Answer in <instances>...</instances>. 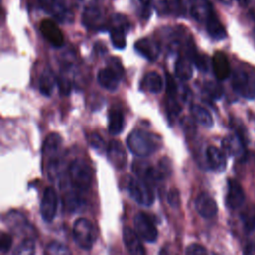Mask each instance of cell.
Listing matches in <instances>:
<instances>
[{"mask_svg":"<svg viewBox=\"0 0 255 255\" xmlns=\"http://www.w3.org/2000/svg\"><path fill=\"white\" fill-rule=\"evenodd\" d=\"M166 110H167V114H168L169 118H174L181 112V106L178 104L175 97L167 96Z\"/></svg>","mask_w":255,"mask_h":255,"instance_id":"obj_39","label":"cell"},{"mask_svg":"<svg viewBox=\"0 0 255 255\" xmlns=\"http://www.w3.org/2000/svg\"><path fill=\"white\" fill-rule=\"evenodd\" d=\"M125 126L124 113L119 108H113L109 112V123L108 130L112 135H117L121 133Z\"/></svg>","mask_w":255,"mask_h":255,"instance_id":"obj_25","label":"cell"},{"mask_svg":"<svg viewBox=\"0 0 255 255\" xmlns=\"http://www.w3.org/2000/svg\"><path fill=\"white\" fill-rule=\"evenodd\" d=\"M221 146L223 151L234 157H241L244 153V144L241 137L237 134H230L226 135L222 141Z\"/></svg>","mask_w":255,"mask_h":255,"instance_id":"obj_24","label":"cell"},{"mask_svg":"<svg viewBox=\"0 0 255 255\" xmlns=\"http://www.w3.org/2000/svg\"><path fill=\"white\" fill-rule=\"evenodd\" d=\"M190 13L197 22L205 24L207 19L214 13V11L209 0H192Z\"/></svg>","mask_w":255,"mask_h":255,"instance_id":"obj_22","label":"cell"},{"mask_svg":"<svg viewBox=\"0 0 255 255\" xmlns=\"http://www.w3.org/2000/svg\"><path fill=\"white\" fill-rule=\"evenodd\" d=\"M195 209L203 218H212L217 213L215 200L206 192H201L195 199Z\"/></svg>","mask_w":255,"mask_h":255,"instance_id":"obj_17","label":"cell"},{"mask_svg":"<svg viewBox=\"0 0 255 255\" xmlns=\"http://www.w3.org/2000/svg\"><path fill=\"white\" fill-rule=\"evenodd\" d=\"M155 172L157 180H163L167 178L172 172V163L168 157L163 156L155 166Z\"/></svg>","mask_w":255,"mask_h":255,"instance_id":"obj_32","label":"cell"},{"mask_svg":"<svg viewBox=\"0 0 255 255\" xmlns=\"http://www.w3.org/2000/svg\"><path fill=\"white\" fill-rule=\"evenodd\" d=\"M87 138H88V141H89V144L91 145V147H93L98 152L104 151L105 148H107V146L105 145L104 139L101 137V135L99 133L90 132Z\"/></svg>","mask_w":255,"mask_h":255,"instance_id":"obj_37","label":"cell"},{"mask_svg":"<svg viewBox=\"0 0 255 255\" xmlns=\"http://www.w3.org/2000/svg\"><path fill=\"white\" fill-rule=\"evenodd\" d=\"M180 124H181V127L185 133H191L192 131H195V126H194L193 122L191 121V119H189L188 117H184L181 120Z\"/></svg>","mask_w":255,"mask_h":255,"instance_id":"obj_46","label":"cell"},{"mask_svg":"<svg viewBox=\"0 0 255 255\" xmlns=\"http://www.w3.org/2000/svg\"><path fill=\"white\" fill-rule=\"evenodd\" d=\"M106 153L110 163L117 169H124L127 165V151L121 141L113 139L106 148Z\"/></svg>","mask_w":255,"mask_h":255,"instance_id":"obj_11","label":"cell"},{"mask_svg":"<svg viewBox=\"0 0 255 255\" xmlns=\"http://www.w3.org/2000/svg\"><path fill=\"white\" fill-rule=\"evenodd\" d=\"M73 237L81 249H92L96 238L95 228L92 222L84 217L77 219L73 225Z\"/></svg>","mask_w":255,"mask_h":255,"instance_id":"obj_5","label":"cell"},{"mask_svg":"<svg viewBox=\"0 0 255 255\" xmlns=\"http://www.w3.org/2000/svg\"><path fill=\"white\" fill-rule=\"evenodd\" d=\"M34 253H35V243L32 237L24 238L14 251V254H17V255H32Z\"/></svg>","mask_w":255,"mask_h":255,"instance_id":"obj_33","label":"cell"},{"mask_svg":"<svg viewBox=\"0 0 255 255\" xmlns=\"http://www.w3.org/2000/svg\"><path fill=\"white\" fill-rule=\"evenodd\" d=\"M83 25L90 30H106L109 27V23L105 21L103 11L97 6L87 7L82 15Z\"/></svg>","mask_w":255,"mask_h":255,"instance_id":"obj_9","label":"cell"},{"mask_svg":"<svg viewBox=\"0 0 255 255\" xmlns=\"http://www.w3.org/2000/svg\"><path fill=\"white\" fill-rule=\"evenodd\" d=\"M13 240L12 236L6 232H1L0 234V250L2 253H6L10 250Z\"/></svg>","mask_w":255,"mask_h":255,"instance_id":"obj_42","label":"cell"},{"mask_svg":"<svg viewBox=\"0 0 255 255\" xmlns=\"http://www.w3.org/2000/svg\"><path fill=\"white\" fill-rule=\"evenodd\" d=\"M245 236V253L255 252V211L248 210L242 216Z\"/></svg>","mask_w":255,"mask_h":255,"instance_id":"obj_14","label":"cell"},{"mask_svg":"<svg viewBox=\"0 0 255 255\" xmlns=\"http://www.w3.org/2000/svg\"><path fill=\"white\" fill-rule=\"evenodd\" d=\"M165 78H166V94H167V96L175 97L176 92H177V87H176V83H175L173 77L170 74L166 73Z\"/></svg>","mask_w":255,"mask_h":255,"instance_id":"obj_44","label":"cell"},{"mask_svg":"<svg viewBox=\"0 0 255 255\" xmlns=\"http://www.w3.org/2000/svg\"><path fill=\"white\" fill-rule=\"evenodd\" d=\"M62 145V137L58 133H50L43 144V156L51 161L58 159V154Z\"/></svg>","mask_w":255,"mask_h":255,"instance_id":"obj_23","label":"cell"},{"mask_svg":"<svg viewBox=\"0 0 255 255\" xmlns=\"http://www.w3.org/2000/svg\"><path fill=\"white\" fill-rule=\"evenodd\" d=\"M204 91L212 99H219L223 93L221 86L214 82H206L204 84Z\"/></svg>","mask_w":255,"mask_h":255,"instance_id":"obj_38","label":"cell"},{"mask_svg":"<svg viewBox=\"0 0 255 255\" xmlns=\"http://www.w3.org/2000/svg\"><path fill=\"white\" fill-rule=\"evenodd\" d=\"M40 31L43 37L56 48H60L64 44V36L57 24L50 19H45L40 24Z\"/></svg>","mask_w":255,"mask_h":255,"instance_id":"obj_13","label":"cell"},{"mask_svg":"<svg viewBox=\"0 0 255 255\" xmlns=\"http://www.w3.org/2000/svg\"><path fill=\"white\" fill-rule=\"evenodd\" d=\"M5 221L6 225L15 232L26 234L28 236H32L35 232L33 226L28 222L25 215L17 210L9 211L5 216Z\"/></svg>","mask_w":255,"mask_h":255,"instance_id":"obj_12","label":"cell"},{"mask_svg":"<svg viewBox=\"0 0 255 255\" xmlns=\"http://www.w3.org/2000/svg\"><path fill=\"white\" fill-rule=\"evenodd\" d=\"M133 224L134 230L141 239L146 242H154L156 240L158 236L157 229L149 216L144 212H138L135 214Z\"/></svg>","mask_w":255,"mask_h":255,"instance_id":"obj_7","label":"cell"},{"mask_svg":"<svg viewBox=\"0 0 255 255\" xmlns=\"http://www.w3.org/2000/svg\"><path fill=\"white\" fill-rule=\"evenodd\" d=\"M245 200V193L241 184L235 180L229 178L227 181V193H226V205L230 209H238L242 206Z\"/></svg>","mask_w":255,"mask_h":255,"instance_id":"obj_15","label":"cell"},{"mask_svg":"<svg viewBox=\"0 0 255 255\" xmlns=\"http://www.w3.org/2000/svg\"><path fill=\"white\" fill-rule=\"evenodd\" d=\"M133 5L137 15L144 20H147L151 14V5L149 0H133Z\"/></svg>","mask_w":255,"mask_h":255,"instance_id":"obj_34","label":"cell"},{"mask_svg":"<svg viewBox=\"0 0 255 255\" xmlns=\"http://www.w3.org/2000/svg\"><path fill=\"white\" fill-rule=\"evenodd\" d=\"M69 177L73 186L78 190H87L92 183V169L83 159H74L68 168Z\"/></svg>","mask_w":255,"mask_h":255,"instance_id":"obj_3","label":"cell"},{"mask_svg":"<svg viewBox=\"0 0 255 255\" xmlns=\"http://www.w3.org/2000/svg\"><path fill=\"white\" fill-rule=\"evenodd\" d=\"M57 85L59 87V91L61 95L67 96L70 94L72 90V83H71V80L64 74V72H61L60 75L58 76Z\"/></svg>","mask_w":255,"mask_h":255,"instance_id":"obj_36","label":"cell"},{"mask_svg":"<svg viewBox=\"0 0 255 255\" xmlns=\"http://www.w3.org/2000/svg\"><path fill=\"white\" fill-rule=\"evenodd\" d=\"M58 205L57 193L54 187L48 186L45 188L40 204V213L44 221L51 222L56 216Z\"/></svg>","mask_w":255,"mask_h":255,"instance_id":"obj_8","label":"cell"},{"mask_svg":"<svg viewBox=\"0 0 255 255\" xmlns=\"http://www.w3.org/2000/svg\"><path fill=\"white\" fill-rule=\"evenodd\" d=\"M139 235L129 226H125L123 228V241L127 250L130 254H145V249L139 239Z\"/></svg>","mask_w":255,"mask_h":255,"instance_id":"obj_18","label":"cell"},{"mask_svg":"<svg viewBox=\"0 0 255 255\" xmlns=\"http://www.w3.org/2000/svg\"><path fill=\"white\" fill-rule=\"evenodd\" d=\"M57 84L56 77L51 70H45L39 79V91L46 97L51 96L55 85Z\"/></svg>","mask_w":255,"mask_h":255,"instance_id":"obj_29","label":"cell"},{"mask_svg":"<svg viewBox=\"0 0 255 255\" xmlns=\"http://www.w3.org/2000/svg\"><path fill=\"white\" fill-rule=\"evenodd\" d=\"M156 9L167 14H179L181 11L180 0H157Z\"/></svg>","mask_w":255,"mask_h":255,"instance_id":"obj_31","label":"cell"},{"mask_svg":"<svg viewBox=\"0 0 255 255\" xmlns=\"http://www.w3.org/2000/svg\"><path fill=\"white\" fill-rule=\"evenodd\" d=\"M127 144L132 154L145 157L154 153L160 147V138L150 131L134 129L128 134Z\"/></svg>","mask_w":255,"mask_h":255,"instance_id":"obj_1","label":"cell"},{"mask_svg":"<svg viewBox=\"0 0 255 255\" xmlns=\"http://www.w3.org/2000/svg\"><path fill=\"white\" fill-rule=\"evenodd\" d=\"M46 253L53 255H67L71 254V251L64 244L58 241H52L46 246Z\"/></svg>","mask_w":255,"mask_h":255,"instance_id":"obj_35","label":"cell"},{"mask_svg":"<svg viewBox=\"0 0 255 255\" xmlns=\"http://www.w3.org/2000/svg\"><path fill=\"white\" fill-rule=\"evenodd\" d=\"M211 66L216 79L219 81L226 80L231 74V69H230L228 59L225 56V54L222 52L214 53L211 59Z\"/></svg>","mask_w":255,"mask_h":255,"instance_id":"obj_19","label":"cell"},{"mask_svg":"<svg viewBox=\"0 0 255 255\" xmlns=\"http://www.w3.org/2000/svg\"><path fill=\"white\" fill-rule=\"evenodd\" d=\"M192 62L198 70L202 72H206L208 70V58L205 55H201L196 52L192 58Z\"/></svg>","mask_w":255,"mask_h":255,"instance_id":"obj_40","label":"cell"},{"mask_svg":"<svg viewBox=\"0 0 255 255\" xmlns=\"http://www.w3.org/2000/svg\"><path fill=\"white\" fill-rule=\"evenodd\" d=\"M174 72L178 79H180L182 81L189 80L193 74L191 60L185 55L180 56L175 62Z\"/></svg>","mask_w":255,"mask_h":255,"instance_id":"obj_27","label":"cell"},{"mask_svg":"<svg viewBox=\"0 0 255 255\" xmlns=\"http://www.w3.org/2000/svg\"><path fill=\"white\" fill-rule=\"evenodd\" d=\"M233 90L246 99L255 98V72H247L244 69H237L232 74Z\"/></svg>","mask_w":255,"mask_h":255,"instance_id":"obj_4","label":"cell"},{"mask_svg":"<svg viewBox=\"0 0 255 255\" xmlns=\"http://www.w3.org/2000/svg\"><path fill=\"white\" fill-rule=\"evenodd\" d=\"M219 1L225 5H230L232 3V0H219Z\"/></svg>","mask_w":255,"mask_h":255,"instance_id":"obj_47","label":"cell"},{"mask_svg":"<svg viewBox=\"0 0 255 255\" xmlns=\"http://www.w3.org/2000/svg\"><path fill=\"white\" fill-rule=\"evenodd\" d=\"M208 35L214 40H223L226 38V31L219 19L213 13L205 22Z\"/></svg>","mask_w":255,"mask_h":255,"instance_id":"obj_26","label":"cell"},{"mask_svg":"<svg viewBox=\"0 0 255 255\" xmlns=\"http://www.w3.org/2000/svg\"><path fill=\"white\" fill-rule=\"evenodd\" d=\"M142 83H143V88L152 94L160 93L163 88V80L160 77V75L157 74L156 72L147 73L144 76Z\"/></svg>","mask_w":255,"mask_h":255,"instance_id":"obj_30","label":"cell"},{"mask_svg":"<svg viewBox=\"0 0 255 255\" xmlns=\"http://www.w3.org/2000/svg\"><path fill=\"white\" fill-rule=\"evenodd\" d=\"M109 26L113 46L118 50L125 49L127 45L126 34L129 29L128 20L122 14H114L111 17Z\"/></svg>","mask_w":255,"mask_h":255,"instance_id":"obj_6","label":"cell"},{"mask_svg":"<svg viewBox=\"0 0 255 255\" xmlns=\"http://www.w3.org/2000/svg\"><path fill=\"white\" fill-rule=\"evenodd\" d=\"M107 66L110 67L111 69H113L116 73H118L121 77L124 76L125 74V70H124V67L122 65V62L119 58L117 57H111L108 59L107 61Z\"/></svg>","mask_w":255,"mask_h":255,"instance_id":"obj_41","label":"cell"},{"mask_svg":"<svg viewBox=\"0 0 255 255\" xmlns=\"http://www.w3.org/2000/svg\"><path fill=\"white\" fill-rule=\"evenodd\" d=\"M97 79L99 84L106 90L110 91V92H114L118 89L120 83H121V79L122 77L116 73L113 69H111L110 67H106L104 69H101L98 72L97 75Z\"/></svg>","mask_w":255,"mask_h":255,"instance_id":"obj_20","label":"cell"},{"mask_svg":"<svg viewBox=\"0 0 255 255\" xmlns=\"http://www.w3.org/2000/svg\"><path fill=\"white\" fill-rule=\"evenodd\" d=\"M36 2L46 13L52 15L61 23L71 22L73 19V15L63 5L61 0H36Z\"/></svg>","mask_w":255,"mask_h":255,"instance_id":"obj_10","label":"cell"},{"mask_svg":"<svg viewBox=\"0 0 255 255\" xmlns=\"http://www.w3.org/2000/svg\"><path fill=\"white\" fill-rule=\"evenodd\" d=\"M185 253L186 254H206L207 250L205 249V247H203L202 245L198 244V243H192L190 245H188V247L185 249Z\"/></svg>","mask_w":255,"mask_h":255,"instance_id":"obj_45","label":"cell"},{"mask_svg":"<svg viewBox=\"0 0 255 255\" xmlns=\"http://www.w3.org/2000/svg\"><path fill=\"white\" fill-rule=\"evenodd\" d=\"M189 111H190V114H191L192 118L194 119V121L197 122L198 124H200L201 126H203L205 128H210L213 126L212 116L202 106L195 105V104L191 105Z\"/></svg>","mask_w":255,"mask_h":255,"instance_id":"obj_28","label":"cell"},{"mask_svg":"<svg viewBox=\"0 0 255 255\" xmlns=\"http://www.w3.org/2000/svg\"><path fill=\"white\" fill-rule=\"evenodd\" d=\"M167 202L172 207H178L180 204V194L177 188H170L167 193Z\"/></svg>","mask_w":255,"mask_h":255,"instance_id":"obj_43","label":"cell"},{"mask_svg":"<svg viewBox=\"0 0 255 255\" xmlns=\"http://www.w3.org/2000/svg\"><path fill=\"white\" fill-rule=\"evenodd\" d=\"M134 50L146 60L155 61L160 53L159 44L150 38H141L134 44Z\"/></svg>","mask_w":255,"mask_h":255,"instance_id":"obj_16","label":"cell"},{"mask_svg":"<svg viewBox=\"0 0 255 255\" xmlns=\"http://www.w3.org/2000/svg\"><path fill=\"white\" fill-rule=\"evenodd\" d=\"M127 190L130 197L140 205L149 206L154 201V193L151 187V184L145 180L132 176L127 177L126 182Z\"/></svg>","mask_w":255,"mask_h":255,"instance_id":"obj_2","label":"cell"},{"mask_svg":"<svg viewBox=\"0 0 255 255\" xmlns=\"http://www.w3.org/2000/svg\"><path fill=\"white\" fill-rule=\"evenodd\" d=\"M253 39H254V42H255V29L253 31Z\"/></svg>","mask_w":255,"mask_h":255,"instance_id":"obj_48","label":"cell"},{"mask_svg":"<svg viewBox=\"0 0 255 255\" xmlns=\"http://www.w3.org/2000/svg\"><path fill=\"white\" fill-rule=\"evenodd\" d=\"M206 161L208 166L216 171V172H221L225 169L226 167V156L225 152L217 148L216 146L210 145L207 147L206 152Z\"/></svg>","mask_w":255,"mask_h":255,"instance_id":"obj_21","label":"cell"}]
</instances>
